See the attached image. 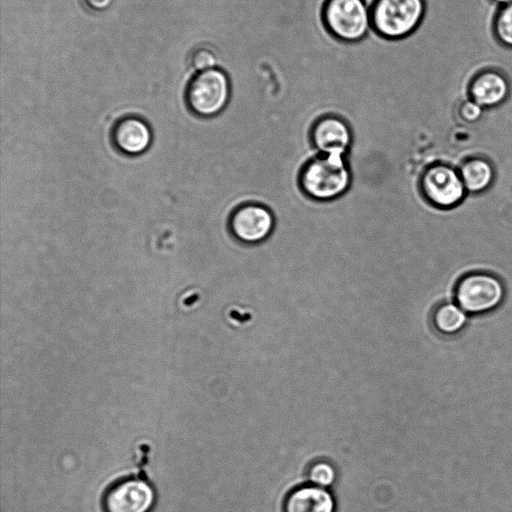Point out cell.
<instances>
[{
  "label": "cell",
  "mask_w": 512,
  "mask_h": 512,
  "mask_svg": "<svg viewBox=\"0 0 512 512\" xmlns=\"http://www.w3.org/2000/svg\"><path fill=\"white\" fill-rule=\"evenodd\" d=\"M351 171L345 156L318 155L309 159L298 174L302 193L317 202H328L341 197L349 189Z\"/></svg>",
  "instance_id": "6da1fadb"
},
{
  "label": "cell",
  "mask_w": 512,
  "mask_h": 512,
  "mask_svg": "<svg viewBox=\"0 0 512 512\" xmlns=\"http://www.w3.org/2000/svg\"><path fill=\"white\" fill-rule=\"evenodd\" d=\"M185 96L193 114L203 118L214 117L224 111L230 102V79L219 67L198 72L189 82Z\"/></svg>",
  "instance_id": "7a4b0ae2"
},
{
  "label": "cell",
  "mask_w": 512,
  "mask_h": 512,
  "mask_svg": "<svg viewBox=\"0 0 512 512\" xmlns=\"http://www.w3.org/2000/svg\"><path fill=\"white\" fill-rule=\"evenodd\" d=\"M424 12V0H375L371 26L387 39L404 38L418 27Z\"/></svg>",
  "instance_id": "3957f363"
},
{
  "label": "cell",
  "mask_w": 512,
  "mask_h": 512,
  "mask_svg": "<svg viewBox=\"0 0 512 512\" xmlns=\"http://www.w3.org/2000/svg\"><path fill=\"white\" fill-rule=\"evenodd\" d=\"M327 29L344 42L362 40L371 28L370 7L365 0H327L323 8Z\"/></svg>",
  "instance_id": "277c9868"
},
{
  "label": "cell",
  "mask_w": 512,
  "mask_h": 512,
  "mask_svg": "<svg viewBox=\"0 0 512 512\" xmlns=\"http://www.w3.org/2000/svg\"><path fill=\"white\" fill-rule=\"evenodd\" d=\"M101 503L104 512H150L155 503V491L145 479L126 476L105 489Z\"/></svg>",
  "instance_id": "5b68a950"
},
{
  "label": "cell",
  "mask_w": 512,
  "mask_h": 512,
  "mask_svg": "<svg viewBox=\"0 0 512 512\" xmlns=\"http://www.w3.org/2000/svg\"><path fill=\"white\" fill-rule=\"evenodd\" d=\"M275 218L272 211L257 202L237 206L230 214L228 228L240 243L254 245L265 241L273 232Z\"/></svg>",
  "instance_id": "8992f818"
},
{
  "label": "cell",
  "mask_w": 512,
  "mask_h": 512,
  "mask_svg": "<svg viewBox=\"0 0 512 512\" xmlns=\"http://www.w3.org/2000/svg\"><path fill=\"white\" fill-rule=\"evenodd\" d=\"M503 295L501 282L494 276L484 273L464 277L456 290L458 305L468 313H481L495 308Z\"/></svg>",
  "instance_id": "52a82bcc"
},
{
  "label": "cell",
  "mask_w": 512,
  "mask_h": 512,
  "mask_svg": "<svg viewBox=\"0 0 512 512\" xmlns=\"http://www.w3.org/2000/svg\"><path fill=\"white\" fill-rule=\"evenodd\" d=\"M309 137L312 147L320 155L345 156L353 140L348 121L332 113L324 114L312 122Z\"/></svg>",
  "instance_id": "ba28073f"
},
{
  "label": "cell",
  "mask_w": 512,
  "mask_h": 512,
  "mask_svg": "<svg viewBox=\"0 0 512 512\" xmlns=\"http://www.w3.org/2000/svg\"><path fill=\"white\" fill-rule=\"evenodd\" d=\"M420 188L425 198L438 207L456 205L463 198L465 190L455 170L445 165L427 168L421 176Z\"/></svg>",
  "instance_id": "9c48e42d"
},
{
  "label": "cell",
  "mask_w": 512,
  "mask_h": 512,
  "mask_svg": "<svg viewBox=\"0 0 512 512\" xmlns=\"http://www.w3.org/2000/svg\"><path fill=\"white\" fill-rule=\"evenodd\" d=\"M153 140L150 126L136 116H126L118 120L111 131V141L115 149L127 156H138L148 150Z\"/></svg>",
  "instance_id": "30bf717a"
},
{
  "label": "cell",
  "mask_w": 512,
  "mask_h": 512,
  "mask_svg": "<svg viewBox=\"0 0 512 512\" xmlns=\"http://www.w3.org/2000/svg\"><path fill=\"white\" fill-rule=\"evenodd\" d=\"M509 83L506 77L495 70L479 73L471 82L470 98L482 108L501 105L509 95Z\"/></svg>",
  "instance_id": "8fae6325"
},
{
  "label": "cell",
  "mask_w": 512,
  "mask_h": 512,
  "mask_svg": "<svg viewBox=\"0 0 512 512\" xmlns=\"http://www.w3.org/2000/svg\"><path fill=\"white\" fill-rule=\"evenodd\" d=\"M285 512H334L335 502L330 492L316 485H305L292 491L284 505Z\"/></svg>",
  "instance_id": "7c38bea8"
},
{
  "label": "cell",
  "mask_w": 512,
  "mask_h": 512,
  "mask_svg": "<svg viewBox=\"0 0 512 512\" xmlns=\"http://www.w3.org/2000/svg\"><path fill=\"white\" fill-rule=\"evenodd\" d=\"M493 171L490 164L482 159L467 161L461 168V179L466 189L478 192L491 182Z\"/></svg>",
  "instance_id": "4fadbf2b"
},
{
  "label": "cell",
  "mask_w": 512,
  "mask_h": 512,
  "mask_svg": "<svg viewBox=\"0 0 512 512\" xmlns=\"http://www.w3.org/2000/svg\"><path fill=\"white\" fill-rule=\"evenodd\" d=\"M435 328L444 334H455L459 332L466 323L465 311L452 303L442 304L433 314Z\"/></svg>",
  "instance_id": "5bb4252c"
},
{
  "label": "cell",
  "mask_w": 512,
  "mask_h": 512,
  "mask_svg": "<svg viewBox=\"0 0 512 512\" xmlns=\"http://www.w3.org/2000/svg\"><path fill=\"white\" fill-rule=\"evenodd\" d=\"M190 66L198 73L219 67V54L210 44H201L189 55Z\"/></svg>",
  "instance_id": "9a60e30c"
},
{
  "label": "cell",
  "mask_w": 512,
  "mask_h": 512,
  "mask_svg": "<svg viewBox=\"0 0 512 512\" xmlns=\"http://www.w3.org/2000/svg\"><path fill=\"white\" fill-rule=\"evenodd\" d=\"M495 32L499 41L512 47V3L503 5L495 20Z\"/></svg>",
  "instance_id": "2e32d148"
},
{
  "label": "cell",
  "mask_w": 512,
  "mask_h": 512,
  "mask_svg": "<svg viewBox=\"0 0 512 512\" xmlns=\"http://www.w3.org/2000/svg\"><path fill=\"white\" fill-rule=\"evenodd\" d=\"M308 477L313 485L325 488L334 482L336 473L331 464L321 461L311 467Z\"/></svg>",
  "instance_id": "e0dca14e"
},
{
  "label": "cell",
  "mask_w": 512,
  "mask_h": 512,
  "mask_svg": "<svg viewBox=\"0 0 512 512\" xmlns=\"http://www.w3.org/2000/svg\"><path fill=\"white\" fill-rule=\"evenodd\" d=\"M483 110L484 108H482L472 99H469L461 103L457 109V112L464 121L475 122L481 117Z\"/></svg>",
  "instance_id": "ac0fdd59"
},
{
  "label": "cell",
  "mask_w": 512,
  "mask_h": 512,
  "mask_svg": "<svg viewBox=\"0 0 512 512\" xmlns=\"http://www.w3.org/2000/svg\"><path fill=\"white\" fill-rule=\"evenodd\" d=\"M84 2L92 10L103 11L111 5L112 0H84Z\"/></svg>",
  "instance_id": "d6986e66"
},
{
  "label": "cell",
  "mask_w": 512,
  "mask_h": 512,
  "mask_svg": "<svg viewBox=\"0 0 512 512\" xmlns=\"http://www.w3.org/2000/svg\"><path fill=\"white\" fill-rule=\"evenodd\" d=\"M494 2L500 4V5H506V4H509V3H512V0H493Z\"/></svg>",
  "instance_id": "ffe728a7"
}]
</instances>
